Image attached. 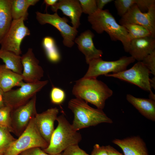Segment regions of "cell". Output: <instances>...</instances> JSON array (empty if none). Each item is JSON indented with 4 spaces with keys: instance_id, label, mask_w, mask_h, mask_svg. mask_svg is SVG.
<instances>
[{
    "instance_id": "6da1fadb",
    "label": "cell",
    "mask_w": 155,
    "mask_h": 155,
    "mask_svg": "<svg viewBox=\"0 0 155 155\" xmlns=\"http://www.w3.org/2000/svg\"><path fill=\"white\" fill-rule=\"evenodd\" d=\"M72 92L76 98L102 110L104 108L106 100L113 94L112 90L102 81L96 78L84 77L76 82Z\"/></svg>"
},
{
    "instance_id": "7a4b0ae2",
    "label": "cell",
    "mask_w": 155,
    "mask_h": 155,
    "mask_svg": "<svg viewBox=\"0 0 155 155\" xmlns=\"http://www.w3.org/2000/svg\"><path fill=\"white\" fill-rule=\"evenodd\" d=\"M88 20L92 28L98 34L105 32L113 41H120L124 51L128 53L130 44L127 31L123 25L118 24L108 9L99 10L88 15Z\"/></svg>"
},
{
    "instance_id": "3957f363",
    "label": "cell",
    "mask_w": 155,
    "mask_h": 155,
    "mask_svg": "<svg viewBox=\"0 0 155 155\" xmlns=\"http://www.w3.org/2000/svg\"><path fill=\"white\" fill-rule=\"evenodd\" d=\"M68 108L74 114L71 125L75 131L102 123H113L103 110L93 108L82 100L77 98L71 99L68 103Z\"/></svg>"
},
{
    "instance_id": "277c9868",
    "label": "cell",
    "mask_w": 155,
    "mask_h": 155,
    "mask_svg": "<svg viewBox=\"0 0 155 155\" xmlns=\"http://www.w3.org/2000/svg\"><path fill=\"white\" fill-rule=\"evenodd\" d=\"M58 125L51 136L47 147L43 149L50 155H57L69 147L78 145L82 140L80 134L75 131L63 115L57 117Z\"/></svg>"
},
{
    "instance_id": "5b68a950",
    "label": "cell",
    "mask_w": 155,
    "mask_h": 155,
    "mask_svg": "<svg viewBox=\"0 0 155 155\" xmlns=\"http://www.w3.org/2000/svg\"><path fill=\"white\" fill-rule=\"evenodd\" d=\"M34 118L18 138L5 150L3 155H19L22 152L32 148L39 147L44 149L47 147L49 144L40 133L35 124Z\"/></svg>"
},
{
    "instance_id": "8992f818",
    "label": "cell",
    "mask_w": 155,
    "mask_h": 155,
    "mask_svg": "<svg viewBox=\"0 0 155 155\" xmlns=\"http://www.w3.org/2000/svg\"><path fill=\"white\" fill-rule=\"evenodd\" d=\"M135 61L131 56H123L114 61H104L101 57L94 59L89 63L88 69L83 77L96 78L110 72L117 73L127 69L128 66Z\"/></svg>"
},
{
    "instance_id": "52a82bcc",
    "label": "cell",
    "mask_w": 155,
    "mask_h": 155,
    "mask_svg": "<svg viewBox=\"0 0 155 155\" xmlns=\"http://www.w3.org/2000/svg\"><path fill=\"white\" fill-rule=\"evenodd\" d=\"M48 82L47 80L33 83L23 81L19 88L12 89L4 92L5 105L13 109L25 104L36 95Z\"/></svg>"
},
{
    "instance_id": "ba28073f",
    "label": "cell",
    "mask_w": 155,
    "mask_h": 155,
    "mask_svg": "<svg viewBox=\"0 0 155 155\" xmlns=\"http://www.w3.org/2000/svg\"><path fill=\"white\" fill-rule=\"evenodd\" d=\"M36 13V19L40 24H49L60 32L63 38V43L65 46L71 47L73 45L78 31L77 29L70 26L67 23L69 20L66 18L60 17L57 12L51 14L37 11Z\"/></svg>"
},
{
    "instance_id": "9c48e42d",
    "label": "cell",
    "mask_w": 155,
    "mask_h": 155,
    "mask_svg": "<svg viewBox=\"0 0 155 155\" xmlns=\"http://www.w3.org/2000/svg\"><path fill=\"white\" fill-rule=\"evenodd\" d=\"M24 21L23 18L13 20L10 28L0 44V49L11 52L17 55L21 54V42L25 37L30 35V30L24 24Z\"/></svg>"
},
{
    "instance_id": "30bf717a",
    "label": "cell",
    "mask_w": 155,
    "mask_h": 155,
    "mask_svg": "<svg viewBox=\"0 0 155 155\" xmlns=\"http://www.w3.org/2000/svg\"><path fill=\"white\" fill-rule=\"evenodd\" d=\"M150 71L142 61H138L131 68L121 72L105 75L127 82L149 92L153 93L150 83Z\"/></svg>"
},
{
    "instance_id": "8fae6325",
    "label": "cell",
    "mask_w": 155,
    "mask_h": 155,
    "mask_svg": "<svg viewBox=\"0 0 155 155\" xmlns=\"http://www.w3.org/2000/svg\"><path fill=\"white\" fill-rule=\"evenodd\" d=\"M36 95L25 104L12 109L11 117L14 133L19 136L37 113Z\"/></svg>"
},
{
    "instance_id": "7c38bea8",
    "label": "cell",
    "mask_w": 155,
    "mask_h": 155,
    "mask_svg": "<svg viewBox=\"0 0 155 155\" xmlns=\"http://www.w3.org/2000/svg\"><path fill=\"white\" fill-rule=\"evenodd\" d=\"M135 24L141 25L150 32L155 38V4L152 5L147 11H141L135 4L119 20V24Z\"/></svg>"
},
{
    "instance_id": "4fadbf2b",
    "label": "cell",
    "mask_w": 155,
    "mask_h": 155,
    "mask_svg": "<svg viewBox=\"0 0 155 155\" xmlns=\"http://www.w3.org/2000/svg\"><path fill=\"white\" fill-rule=\"evenodd\" d=\"M23 67L22 75L26 82L33 83L40 81L44 71L39 65V61L36 57L32 49L29 48L27 52L21 56Z\"/></svg>"
},
{
    "instance_id": "5bb4252c",
    "label": "cell",
    "mask_w": 155,
    "mask_h": 155,
    "mask_svg": "<svg viewBox=\"0 0 155 155\" xmlns=\"http://www.w3.org/2000/svg\"><path fill=\"white\" fill-rule=\"evenodd\" d=\"M59 112L58 108H52L40 113H37L34 118L38 131L48 144L55 129L54 122L56 120Z\"/></svg>"
},
{
    "instance_id": "9a60e30c",
    "label": "cell",
    "mask_w": 155,
    "mask_h": 155,
    "mask_svg": "<svg viewBox=\"0 0 155 155\" xmlns=\"http://www.w3.org/2000/svg\"><path fill=\"white\" fill-rule=\"evenodd\" d=\"M94 36L91 31L88 30L82 33L74 41L79 50L84 55L88 64L94 59L101 57L103 54L102 50L95 46L93 41Z\"/></svg>"
},
{
    "instance_id": "2e32d148",
    "label": "cell",
    "mask_w": 155,
    "mask_h": 155,
    "mask_svg": "<svg viewBox=\"0 0 155 155\" xmlns=\"http://www.w3.org/2000/svg\"><path fill=\"white\" fill-rule=\"evenodd\" d=\"M155 50V38L146 36L130 41L128 53L135 60L141 61Z\"/></svg>"
},
{
    "instance_id": "e0dca14e",
    "label": "cell",
    "mask_w": 155,
    "mask_h": 155,
    "mask_svg": "<svg viewBox=\"0 0 155 155\" xmlns=\"http://www.w3.org/2000/svg\"><path fill=\"white\" fill-rule=\"evenodd\" d=\"M112 142L121 148L124 155H150L145 142L139 136L115 139Z\"/></svg>"
},
{
    "instance_id": "ac0fdd59",
    "label": "cell",
    "mask_w": 155,
    "mask_h": 155,
    "mask_svg": "<svg viewBox=\"0 0 155 155\" xmlns=\"http://www.w3.org/2000/svg\"><path fill=\"white\" fill-rule=\"evenodd\" d=\"M51 9L55 12L60 9L64 14L70 18L73 27L77 29L79 26L82 12L79 0H58L54 5L51 7Z\"/></svg>"
},
{
    "instance_id": "d6986e66",
    "label": "cell",
    "mask_w": 155,
    "mask_h": 155,
    "mask_svg": "<svg viewBox=\"0 0 155 155\" xmlns=\"http://www.w3.org/2000/svg\"><path fill=\"white\" fill-rule=\"evenodd\" d=\"M126 99L145 117L155 121V101L150 99L137 98L129 94Z\"/></svg>"
},
{
    "instance_id": "ffe728a7",
    "label": "cell",
    "mask_w": 155,
    "mask_h": 155,
    "mask_svg": "<svg viewBox=\"0 0 155 155\" xmlns=\"http://www.w3.org/2000/svg\"><path fill=\"white\" fill-rule=\"evenodd\" d=\"M23 80L22 75L8 68L5 64L0 65V87L4 92L11 90L15 86L20 87Z\"/></svg>"
},
{
    "instance_id": "44dd1931",
    "label": "cell",
    "mask_w": 155,
    "mask_h": 155,
    "mask_svg": "<svg viewBox=\"0 0 155 155\" xmlns=\"http://www.w3.org/2000/svg\"><path fill=\"white\" fill-rule=\"evenodd\" d=\"M13 20L10 0H0V44Z\"/></svg>"
},
{
    "instance_id": "7402d4cb",
    "label": "cell",
    "mask_w": 155,
    "mask_h": 155,
    "mask_svg": "<svg viewBox=\"0 0 155 155\" xmlns=\"http://www.w3.org/2000/svg\"><path fill=\"white\" fill-rule=\"evenodd\" d=\"M38 0H10L13 20L23 18L27 20L28 13V9L31 6L34 5Z\"/></svg>"
},
{
    "instance_id": "603a6c76",
    "label": "cell",
    "mask_w": 155,
    "mask_h": 155,
    "mask_svg": "<svg viewBox=\"0 0 155 155\" xmlns=\"http://www.w3.org/2000/svg\"><path fill=\"white\" fill-rule=\"evenodd\" d=\"M21 58L20 55L0 49V59L2 60L6 66L13 72L21 75L23 67Z\"/></svg>"
},
{
    "instance_id": "cb8c5ba5",
    "label": "cell",
    "mask_w": 155,
    "mask_h": 155,
    "mask_svg": "<svg viewBox=\"0 0 155 155\" xmlns=\"http://www.w3.org/2000/svg\"><path fill=\"white\" fill-rule=\"evenodd\" d=\"M42 44L48 60L51 62L56 63L61 59V55L54 39L47 36L42 40Z\"/></svg>"
},
{
    "instance_id": "d4e9b609",
    "label": "cell",
    "mask_w": 155,
    "mask_h": 155,
    "mask_svg": "<svg viewBox=\"0 0 155 155\" xmlns=\"http://www.w3.org/2000/svg\"><path fill=\"white\" fill-rule=\"evenodd\" d=\"M123 26L127 30L128 36L130 41L135 39L152 36L149 31L141 25L135 24H127Z\"/></svg>"
},
{
    "instance_id": "484cf974",
    "label": "cell",
    "mask_w": 155,
    "mask_h": 155,
    "mask_svg": "<svg viewBox=\"0 0 155 155\" xmlns=\"http://www.w3.org/2000/svg\"><path fill=\"white\" fill-rule=\"evenodd\" d=\"M10 132L7 127L0 126V153L2 154L7 147L16 140Z\"/></svg>"
},
{
    "instance_id": "4316f807",
    "label": "cell",
    "mask_w": 155,
    "mask_h": 155,
    "mask_svg": "<svg viewBox=\"0 0 155 155\" xmlns=\"http://www.w3.org/2000/svg\"><path fill=\"white\" fill-rule=\"evenodd\" d=\"M12 109L10 107L6 105L0 108V126L7 127L11 132L14 133L11 125Z\"/></svg>"
},
{
    "instance_id": "83f0119b",
    "label": "cell",
    "mask_w": 155,
    "mask_h": 155,
    "mask_svg": "<svg viewBox=\"0 0 155 155\" xmlns=\"http://www.w3.org/2000/svg\"><path fill=\"white\" fill-rule=\"evenodd\" d=\"M135 0H115L114 4L118 14L121 17L124 15L135 4Z\"/></svg>"
},
{
    "instance_id": "f1b7e54d",
    "label": "cell",
    "mask_w": 155,
    "mask_h": 155,
    "mask_svg": "<svg viewBox=\"0 0 155 155\" xmlns=\"http://www.w3.org/2000/svg\"><path fill=\"white\" fill-rule=\"evenodd\" d=\"M50 96L52 103L59 104L62 103L65 100L66 94L65 91L62 89L53 86L51 90Z\"/></svg>"
},
{
    "instance_id": "f546056e",
    "label": "cell",
    "mask_w": 155,
    "mask_h": 155,
    "mask_svg": "<svg viewBox=\"0 0 155 155\" xmlns=\"http://www.w3.org/2000/svg\"><path fill=\"white\" fill-rule=\"evenodd\" d=\"M82 13L90 15L97 9L96 0H79Z\"/></svg>"
},
{
    "instance_id": "4dcf8cb0",
    "label": "cell",
    "mask_w": 155,
    "mask_h": 155,
    "mask_svg": "<svg viewBox=\"0 0 155 155\" xmlns=\"http://www.w3.org/2000/svg\"><path fill=\"white\" fill-rule=\"evenodd\" d=\"M149 69L150 73L155 76V50L145 57L141 61Z\"/></svg>"
},
{
    "instance_id": "1f68e13d",
    "label": "cell",
    "mask_w": 155,
    "mask_h": 155,
    "mask_svg": "<svg viewBox=\"0 0 155 155\" xmlns=\"http://www.w3.org/2000/svg\"><path fill=\"white\" fill-rule=\"evenodd\" d=\"M61 155H90L80 148L78 145L71 146L61 153Z\"/></svg>"
},
{
    "instance_id": "d6a6232c",
    "label": "cell",
    "mask_w": 155,
    "mask_h": 155,
    "mask_svg": "<svg viewBox=\"0 0 155 155\" xmlns=\"http://www.w3.org/2000/svg\"><path fill=\"white\" fill-rule=\"evenodd\" d=\"M135 4L142 12L147 11L149 8L155 4V0H135Z\"/></svg>"
},
{
    "instance_id": "836d02e7",
    "label": "cell",
    "mask_w": 155,
    "mask_h": 155,
    "mask_svg": "<svg viewBox=\"0 0 155 155\" xmlns=\"http://www.w3.org/2000/svg\"><path fill=\"white\" fill-rule=\"evenodd\" d=\"M20 155H50L46 153L39 147H34L29 149L22 153ZM19 154V155H20Z\"/></svg>"
},
{
    "instance_id": "e575fe53",
    "label": "cell",
    "mask_w": 155,
    "mask_h": 155,
    "mask_svg": "<svg viewBox=\"0 0 155 155\" xmlns=\"http://www.w3.org/2000/svg\"><path fill=\"white\" fill-rule=\"evenodd\" d=\"M90 155H108L106 146H100L98 144H95Z\"/></svg>"
},
{
    "instance_id": "d590c367",
    "label": "cell",
    "mask_w": 155,
    "mask_h": 155,
    "mask_svg": "<svg viewBox=\"0 0 155 155\" xmlns=\"http://www.w3.org/2000/svg\"><path fill=\"white\" fill-rule=\"evenodd\" d=\"M96 4L98 9L102 10L104 7L108 3L114 1L113 0H97Z\"/></svg>"
},
{
    "instance_id": "8d00e7d4",
    "label": "cell",
    "mask_w": 155,
    "mask_h": 155,
    "mask_svg": "<svg viewBox=\"0 0 155 155\" xmlns=\"http://www.w3.org/2000/svg\"><path fill=\"white\" fill-rule=\"evenodd\" d=\"M108 155H123L111 146H106Z\"/></svg>"
},
{
    "instance_id": "74e56055",
    "label": "cell",
    "mask_w": 155,
    "mask_h": 155,
    "mask_svg": "<svg viewBox=\"0 0 155 155\" xmlns=\"http://www.w3.org/2000/svg\"><path fill=\"white\" fill-rule=\"evenodd\" d=\"M57 0H44V1L43 3L46 4V11H47V9L48 7L49 6L51 7L54 5L58 1Z\"/></svg>"
},
{
    "instance_id": "f35d334b",
    "label": "cell",
    "mask_w": 155,
    "mask_h": 155,
    "mask_svg": "<svg viewBox=\"0 0 155 155\" xmlns=\"http://www.w3.org/2000/svg\"><path fill=\"white\" fill-rule=\"evenodd\" d=\"M4 92L0 87V108L5 105L4 100Z\"/></svg>"
},
{
    "instance_id": "ab89813d",
    "label": "cell",
    "mask_w": 155,
    "mask_h": 155,
    "mask_svg": "<svg viewBox=\"0 0 155 155\" xmlns=\"http://www.w3.org/2000/svg\"><path fill=\"white\" fill-rule=\"evenodd\" d=\"M150 87L152 88L155 89V77L154 76L152 78L150 79Z\"/></svg>"
},
{
    "instance_id": "60d3db41",
    "label": "cell",
    "mask_w": 155,
    "mask_h": 155,
    "mask_svg": "<svg viewBox=\"0 0 155 155\" xmlns=\"http://www.w3.org/2000/svg\"><path fill=\"white\" fill-rule=\"evenodd\" d=\"M57 155H61V153L59 154H57Z\"/></svg>"
},
{
    "instance_id": "b9f144b4",
    "label": "cell",
    "mask_w": 155,
    "mask_h": 155,
    "mask_svg": "<svg viewBox=\"0 0 155 155\" xmlns=\"http://www.w3.org/2000/svg\"><path fill=\"white\" fill-rule=\"evenodd\" d=\"M0 155H3V154H2L0 153Z\"/></svg>"
},
{
    "instance_id": "7bdbcfd3",
    "label": "cell",
    "mask_w": 155,
    "mask_h": 155,
    "mask_svg": "<svg viewBox=\"0 0 155 155\" xmlns=\"http://www.w3.org/2000/svg\"></svg>"
}]
</instances>
